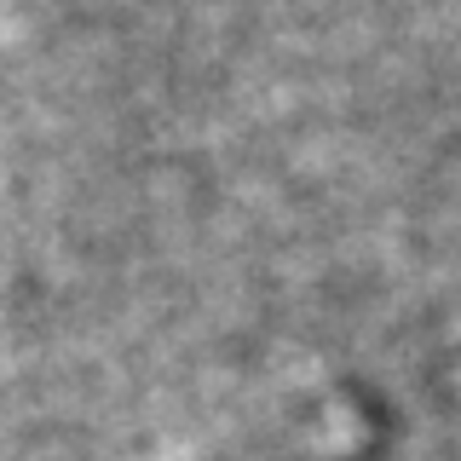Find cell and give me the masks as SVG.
I'll return each mask as SVG.
<instances>
[{
    "mask_svg": "<svg viewBox=\"0 0 461 461\" xmlns=\"http://www.w3.org/2000/svg\"><path fill=\"white\" fill-rule=\"evenodd\" d=\"M381 432H386V415L375 410V398L357 393L346 410L329 415L323 432L294 438V444H277V450H266L254 461H369L375 444H381Z\"/></svg>",
    "mask_w": 461,
    "mask_h": 461,
    "instance_id": "6da1fadb",
    "label": "cell"
}]
</instances>
